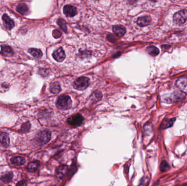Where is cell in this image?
Masks as SVG:
<instances>
[{"label":"cell","mask_w":187,"mask_h":186,"mask_svg":"<svg viewBox=\"0 0 187 186\" xmlns=\"http://www.w3.org/2000/svg\"><path fill=\"white\" fill-rule=\"evenodd\" d=\"M51 132L48 130H44L38 132L34 138V143L38 146L47 144L51 139Z\"/></svg>","instance_id":"6da1fadb"},{"label":"cell","mask_w":187,"mask_h":186,"mask_svg":"<svg viewBox=\"0 0 187 186\" xmlns=\"http://www.w3.org/2000/svg\"><path fill=\"white\" fill-rule=\"evenodd\" d=\"M72 102L71 98L66 95H62L58 97L56 103V105L58 109L63 110L70 109L72 107Z\"/></svg>","instance_id":"7a4b0ae2"},{"label":"cell","mask_w":187,"mask_h":186,"mask_svg":"<svg viewBox=\"0 0 187 186\" xmlns=\"http://www.w3.org/2000/svg\"><path fill=\"white\" fill-rule=\"evenodd\" d=\"M90 84V79L85 76H82L77 79L74 81L73 86L75 89L78 90H84L89 86Z\"/></svg>","instance_id":"3957f363"},{"label":"cell","mask_w":187,"mask_h":186,"mask_svg":"<svg viewBox=\"0 0 187 186\" xmlns=\"http://www.w3.org/2000/svg\"><path fill=\"white\" fill-rule=\"evenodd\" d=\"M187 20V9H182L174 13L173 16V21L176 25L185 24Z\"/></svg>","instance_id":"277c9868"},{"label":"cell","mask_w":187,"mask_h":186,"mask_svg":"<svg viewBox=\"0 0 187 186\" xmlns=\"http://www.w3.org/2000/svg\"><path fill=\"white\" fill-rule=\"evenodd\" d=\"M83 120H84V118L83 117V116L80 114H77L70 116L67 119V122L70 126L77 127L82 125Z\"/></svg>","instance_id":"5b68a950"},{"label":"cell","mask_w":187,"mask_h":186,"mask_svg":"<svg viewBox=\"0 0 187 186\" xmlns=\"http://www.w3.org/2000/svg\"><path fill=\"white\" fill-rule=\"evenodd\" d=\"M53 57L56 61L61 62L66 58V55L62 47H59L53 53Z\"/></svg>","instance_id":"8992f818"},{"label":"cell","mask_w":187,"mask_h":186,"mask_svg":"<svg viewBox=\"0 0 187 186\" xmlns=\"http://www.w3.org/2000/svg\"><path fill=\"white\" fill-rule=\"evenodd\" d=\"M186 95V93L183 91H176L171 95L170 97V101L171 103L178 102L183 100Z\"/></svg>","instance_id":"52a82bcc"},{"label":"cell","mask_w":187,"mask_h":186,"mask_svg":"<svg viewBox=\"0 0 187 186\" xmlns=\"http://www.w3.org/2000/svg\"><path fill=\"white\" fill-rule=\"evenodd\" d=\"M69 170V167L66 165H60L56 170V175L59 178H63Z\"/></svg>","instance_id":"ba28073f"},{"label":"cell","mask_w":187,"mask_h":186,"mask_svg":"<svg viewBox=\"0 0 187 186\" xmlns=\"http://www.w3.org/2000/svg\"><path fill=\"white\" fill-rule=\"evenodd\" d=\"M77 9L76 7L71 5H66L63 8V13L68 17H73L77 14Z\"/></svg>","instance_id":"9c48e42d"},{"label":"cell","mask_w":187,"mask_h":186,"mask_svg":"<svg viewBox=\"0 0 187 186\" xmlns=\"http://www.w3.org/2000/svg\"><path fill=\"white\" fill-rule=\"evenodd\" d=\"M152 21L149 16H143L138 18L137 20V24L140 27L147 26L150 24Z\"/></svg>","instance_id":"30bf717a"},{"label":"cell","mask_w":187,"mask_h":186,"mask_svg":"<svg viewBox=\"0 0 187 186\" xmlns=\"http://www.w3.org/2000/svg\"><path fill=\"white\" fill-rule=\"evenodd\" d=\"M2 20L3 24L6 29L11 30L14 26V22L13 20L11 19L6 14H5L2 16Z\"/></svg>","instance_id":"8fae6325"},{"label":"cell","mask_w":187,"mask_h":186,"mask_svg":"<svg viewBox=\"0 0 187 186\" xmlns=\"http://www.w3.org/2000/svg\"><path fill=\"white\" fill-rule=\"evenodd\" d=\"M1 53L5 56L11 57L13 55V51L12 49L8 45H2L1 46Z\"/></svg>","instance_id":"7c38bea8"},{"label":"cell","mask_w":187,"mask_h":186,"mask_svg":"<svg viewBox=\"0 0 187 186\" xmlns=\"http://www.w3.org/2000/svg\"><path fill=\"white\" fill-rule=\"evenodd\" d=\"M113 31L117 36L119 37H122L125 33L126 29L123 26L116 25L113 27Z\"/></svg>","instance_id":"4fadbf2b"},{"label":"cell","mask_w":187,"mask_h":186,"mask_svg":"<svg viewBox=\"0 0 187 186\" xmlns=\"http://www.w3.org/2000/svg\"><path fill=\"white\" fill-rule=\"evenodd\" d=\"M0 144L5 147L9 145V138L6 133H0Z\"/></svg>","instance_id":"5bb4252c"},{"label":"cell","mask_w":187,"mask_h":186,"mask_svg":"<svg viewBox=\"0 0 187 186\" xmlns=\"http://www.w3.org/2000/svg\"><path fill=\"white\" fill-rule=\"evenodd\" d=\"M16 11L22 15H26L29 12V8L25 3H22L17 5Z\"/></svg>","instance_id":"9a60e30c"},{"label":"cell","mask_w":187,"mask_h":186,"mask_svg":"<svg viewBox=\"0 0 187 186\" xmlns=\"http://www.w3.org/2000/svg\"><path fill=\"white\" fill-rule=\"evenodd\" d=\"M61 91V86L60 83L56 81L51 83L50 85V91L53 94H57Z\"/></svg>","instance_id":"2e32d148"},{"label":"cell","mask_w":187,"mask_h":186,"mask_svg":"<svg viewBox=\"0 0 187 186\" xmlns=\"http://www.w3.org/2000/svg\"><path fill=\"white\" fill-rule=\"evenodd\" d=\"M146 51L149 55L153 57H155L159 54V50L158 48L154 45H150L147 47L146 48Z\"/></svg>","instance_id":"e0dca14e"},{"label":"cell","mask_w":187,"mask_h":186,"mask_svg":"<svg viewBox=\"0 0 187 186\" xmlns=\"http://www.w3.org/2000/svg\"><path fill=\"white\" fill-rule=\"evenodd\" d=\"M176 85L179 89L185 88L187 85V77L183 76L179 78L176 82Z\"/></svg>","instance_id":"ac0fdd59"},{"label":"cell","mask_w":187,"mask_h":186,"mask_svg":"<svg viewBox=\"0 0 187 186\" xmlns=\"http://www.w3.org/2000/svg\"><path fill=\"white\" fill-rule=\"evenodd\" d=\"M11 163L16 165H23L25 163V160L20 156H16L12 158L11 160Z\"/></svg>","instance_id":"d6986e66"},{"label":"cell","mask_w":187,"mask_h":186,"mask_svg":"<svg viewBox=\"0 0 187 186\" xmlns=\"http://www.w3.org/2000/svg\"><path fill=\"white\" fill-rule=\"evenodd\" d=\"M29 53L32 55L34 58H41L42 56V52L41 51V50L38 49H34V48H30L28 50Z\"/></svg>","instance_id":"ffe728a7"},{"label":"cell","mask_w":187,"mask_h":186,"mask_svg":"<svg viewBox=\"0 0 187 186\" xmlns=\"http://www.w3.org/2000/svg\"><path fill=\"white\" fill-rule=\"evenodd\" d=\"M40 163L38 161H34L30 163L27 165V169L30 171H34L37 170L38 167H40Z\"/></svg>","instance_id":"44dd1931"},{"label":"cell","mask_w":187,"mask_h":186,"mask_svg":"<svg viewBox=\"0 0 187 186\" xmlns=\"http://www.w3.org/2000/svg\"><path fill=\"white\" fill-rule=\"evenodd\" d=\"M176 120V118H173L170 120H167L165 121H164L163 123H162V126L163 128H168L173 126L174 121Z\"/></svg>","instance_id":"7402d4cb"},{"label":"cell","mask_w":187,"mask_h":186,"mask_svg":"<svg viewBox=\"0 0 187 186\" xmlns=\"http://www.w3.org/2000/svg\"><path fill=\"white\" fill-rule=\"evenodd\" d=\"M170 168V166L169 165L168 163L165 160H163L161 162L160 165V169L161 172H165L169 170Z\"/></svg>","instance_id":"603a6c76"},{"label":"cell","mask_w":187,"mask_h":186,"mask_svg":"<svg viewBox=\"0 0 187 186\" xmlns=\"http://www.w3.org/2000/svg\"><path fill=\"white\" fill-rule=\"evenodd\" d=\"M13 174L12 172L7 173L5 175L2 176V177L1 178V180L3 182H9L13 178Z\"/></svg>","instance_id":"cb8c5ba5"},{"label":"cell","mask_w":187,"mask_h":186,"mask_svg":"<svg viewBox=\"0 0 187 186\" xmlns=\"http://www.w3.org/2000/svg\"><path fill=\"white\" fill-rule=\"evenodd\" d=\"M102 97V93L100 91H96L92 95V100L94 101V102H98L101 100Z\"/></svg>","instance_id":"d4e9b609"},{"label":"cell","mask_w":187,"mask_h":186,"mask_svg":"<svg viewBox=\"0 0 187 186\" xmlns=\"http://www.w3.org/2000/svg\"><path fill=\"white\" fill-rule=\"evenodd\" d=\"M30 127H31V125L30 123L29 122H27L23 125V126L21 127V131L24 133L27 132L30 130Z\"/></svg>","instance_id":"484cf974"},{"label":"cell","mask_w":187,"mask_h":186,"mask_svg":"<svg viewBox=\"0 0 187 186\" xmlns=\"http://www.w3.org/2000/svg\"><path fill=\"white\" fill-rule=\"evenodd\" d=\"M16 186H27V182L24 180L19 181L16 184Z\"/></svg>","instance_id":"4316f807"}]
</instances>
